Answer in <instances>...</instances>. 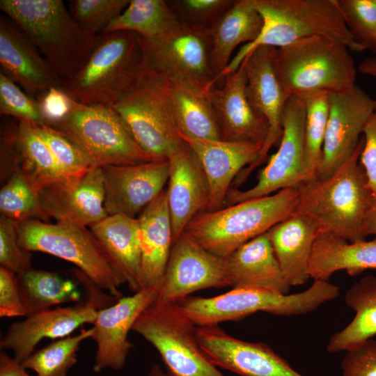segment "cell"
<instances>
[{
	"label": "cell",
	"instance_id": "1",
	"mask_svg": "<svg viewBox=\"0 0 376 376\" xmlns=\"http://www.w3.org/2000/svg\"><path fill=\"white\" fill-rule=\"evenodd\" d=\"M363 143L362 136L354 154L331 176L314 178L297 188L295 211L313 219L320 231L349 242L366 240L363 225L375 206L366 175L359 164Z\"/></svg>",
	"mask_w": 376,
	"mask_h": 376
},
{
	"label": "cell",
	"instance_id": "2",
	"mask_svg": "<svg viewBox=\"0 0 376 376\" xmlns=\"http://www.w3.org/2000/svg\"><path fill=\"white\" fill-rule=\"evenodd\" d=\"M0 9L38 49L62 87L93 52L97 35L82 29L61 0H1Z\"/></svg>",
	"mask_w": 376,
	"mask_h": 376
},
{
	"label": "cell",
	"instance_id": "3",
	"mask_svg": "<svg viewBox=\"0 0 376 376\" xmlns=\"http://www.w3.org/2000/svg\"><path fill=\"white\" fill-rule=\"evenodd\" d=\"M263 24L258 37L244 44L230 61L221 77L236 70L256 48H280L297 40L323 36L335 40L353 52L363 49L352 38L338 0H253Z\"/></svg>",
	"mask_w": 376,
	"mask_h": 376
},
{
	"label": "cell",
	"instance_id": "4",
	"mask_svg": "<svg viewBox=\"0 0 376 376\" xmlns=\"http://www.w3.org/2000/svg\"><path fill=\"white\" fill-rule=\"evenodd\" d=\"M297 188L204 211L196 215L185 232L210 253L225 258L242 244L267 233L295 211Z\"/></svg>",
	"mask_w": 376,
	"mask_h": 376
},
{
	"label": "cell",
	"instance_id": "5",
	"mask_svg": "<svg viewBox=\"0 0 376 376\" xmlns=\"http://www.w3.org/2000/svg\"><path fill=\"white\" fill-rule=\"evenodd\" d=\"M145 65L136 33H102L84 66L62 89L77 102L112 107L136 83Z\"/></svg>",
	"mask_w": 376,
	"mask_h": 376
},
{
	"label": "cell",
	"instance_id": "6",
	"mask_svg": "<svg viewBox=\"0 0 376 376\" xmlns=\"http://www.w3.org/2000/svg\"><path fill=\"white\" fill-rule=\"evenodd\" d=\"M339 288L328 281L314 280L306 290L295 294L254 288H233L212 297H190L178 301L197 327L240 320L263 311L277 315H304L338 297Z\"/></svg>",
	"mask_w": 376,
	"mask_h": 376
},
{
	"label": "cell",
	"instance_id": "7",
	"mask_svg": "<svg viewBox=\"0 0 376 376\" xmlns=\"http://www.w3.org/2000/svg\"><path fill=\"white\" fill-rule=\"evenodd\" d=\"M274 65L289 96L324 91L336 93L356 85L357 70L350 49L323 36H312L277 48Z\"/></svg>",
	"mask_w": 376,
	"mask_h": 376
},
{
	"label": "cell",
	"instance_id": "8",
	"mask_svg": "<svg viewBox=\"0 0 376 376\" xmlns=\"http://www.w3.org/2000/svg\"><path fill=\"white\" fill-rule=\"evenodd\" d=\"M19 244L28 252H42L72 263L102 290L116 299L125 283L90 228L66 222L31 219L19 222Z\"/></svg>",
	"mask_w": 376,
	"mask_h": 376
},
{
	"label": "cell",
	"instance_id": "9",
	"mask_svg": "<svg viewBox=\"0 0 376 376\" xmlns=\"http://www.w3.org/2000/svg\"><path fill=\"white\" fill-rule=\"evenodd\" d=\"M111 108L139 146L158 161L167 160L182 142L171 102L169 79L146 64L136 83Z\"/></svg>",
	"mask_w": 376,
	"mask_h": 376
},
{
	"label": "cell",
	"instance_id": "10",
	"mask_svg": "<svg viewBox=\"0 0 376 376\" xmlns=\"http://www.w3.org/2000/svg\"><path fill=\"white\" fill-rule=\"evenodd\" d=\"M48 126L75 144L93 168L158 161L139 146L111 107L73 100L68 115Z\"/></svg>",
	"mask_w": 376,
	"mask_h": 376
},
{
	"label": "cell",
	"instance_id": "11",
	"mask_svg": "<svg viewBox=\"0 0 376 376\" xmlns=\"http://www.w3.org/2000/svg\"><path fill=\"white\" fill-rule=\"evenodd\" d=\"M132 330L157 350L169 376H225L201 348L197 326L178 302L155 301L139 316Z\"/></svg>",
	"mask_w": 376,
	"mask_h": 376
},
{
	"label": "cell",
	"instance_id": "12",
	"mask_svg": "<svg viewBox=\"0 0 376 376\" xmlns=\"http://www.w3.org/2000/svg\"><path fill=\"white\" fill-rule=\"evenodd\" d=\"M139 40L147 66L169 81L192 84L207 91L214 86L207 27L181 22L157 38L139 36Z\"/></svg>",
	"mask_w": 376,
	"mask_h": 376
},
{
	"label": "cell",
	"instance_id": "13",
	"mask_svg": "<svg viewBox=\"0 0 376 376\" xmlns=\"http://www.w3.org/2000/svg\"><path fill=\"white\" fill-rule=\"evenodd\" d=\"M282 136L279 148L262 169L256 184L246 190L230 188L228 205L267 196L281 189L298 188L310 180L304 162L305 108L297 95L287 101L281 119Z\"/></svg>",
	"mask_w": 376,
	"mask_h": 376
},
{
	"label": "cell",
	"instance_id": "14",
	"mask_svg": "<svg viewBox=\"0 0 376 376\" xmlns=\"http://www.w3.org/2000/svg\"><path fill=\"white\" fill-rule=\"evenodd\" d=\"M329 101L322 156L315 178L318 180L331 176L354 154L376 109V100L357 84L347 91L329 93Z\"/></svg>",
	"mask_w": 376,
	"mask_h": 376
},
{
	"label": "cell",
	"instance_id": "15",
	"mask_svg": "<svg viewBox=\"0 0 376 376\" xmlns=\"http://www.w3.org/2000/svg\"><path fill=\"white\" fill-rule=\"evenodd\" d=\"M112 297L87 296V300L72 306L56 307L38 311L13 322L0 340V348L13 352V357L21 363L45 338L67 337L84 324H93L100 309L112 305Z\"/></svg>",
	"mask_w": 376,
	"mask_h": 376
},
{
	"label": "cell",
	"instance_id": "16",
	"mask_svg": "<svg viewBox=\"0 0 376 376\" xmlns=\"http://www.w3.org/2000/svg\"><path fill=\"white\" fill-rule=\"evenodd\" d=\"M230 286L224 258L184 232L173 243L157 302H178L191 293Z\"/></svg>",
	"mask_w": 376,
	"mask_h": 376
},
{
	"label": "cell",
	"instance_id": "17",
	"mask_svg": "<svg viewBox=\"0 0 376 376\" xmlns=\"http://www.w3.org/2000/svg\"><path fill=\"white\" fill-rule=\"evenodd\" d=\"M276 49L269 46L258 47L243 61L247 79V99L253 110L267 120L269 132L258 158L240 173L237 185L244 182L250 173L265 162L272 147L277 143L279 144L282 136V115L291 96L282 88L276 72Z\"/></svg>",
	"mask_w": 376,
	"mask_h": 376
},
{
	"label": "cell",
	"instance_id": "18",
	"mask_svg": "<svg viewBox=\"0 0 376 376\" xmlns=\"http://www.w3.org/2000/svg\"><path fill=\"white\" fill-rule=\"evenodd\" d=\"M104 194L102 168H93L46 186L39 191V200L47 219L90 228L108 216Z\"/></svg>",
	"mask_w": 376,
	"mask_h": 376
},
{
	"label": "cell",
	"instance_id": "19",
	"mask_svg": "<svg viewBox=\"0 0 376 376\" xmlns=\"http://www.w3.org/2000/svg\"><path fill=\"white\" fill-rule=\"evenodd\" d=\"M198 343L216 366L242 376H304L263 343L244 341L218 325L197 327Z\"/></svg>",
	"mask_w": 376,
	"mask_h": 376
},
{
	"label": "cell",
	"instance_id": "20",
	"mask_svg": "<svg viewBox=\"0 0 376 376\" xmlns=\"http://www.w3.org/2000/svg\"><path fill=\"white\" fill-rule=\"evenodd\" d=\"M157 297V291L141 289L98 311L91 338L96 343L93 366L95 373L124 368L132 348L128 340L129 331L142 312Z\"/></svg>",
	"mask_w": 376,
	"mask_h": 376
},
{
	"label": "cell",
	"instance_id": "21",
	"mask_svg": "<svg viewBox=\"0 0 376 376\" xmlns=\"http://www.w3.org/2000/svg\"><path fill=\"white\" fill-rule=\"evenodd\" d=\"M104 207L108 215L136 218L165 189L169 175L168 160L102 168Z\"/></svg>",
	"mask_w": 376,
	"mask_h": 376
},
{
	"label": "cell",
	"instance_id": "22",
	"mask_svg": "<svg viewBox=\"0 0 376 376\" xmlns=\"http://www.w3.org/2000/svg\"><path fill=\"white\" fill-rule=\"evenodd\" d=\"M167 160L169 175L166 191L174 243L191 221L207 210L210 192L198 159L182 139Z\"/></svg>",
	"mask_w": 376,
	"mask_h": 376
},
{
	"label": "cell",
	"instance_id": "23",
	"mask_svg": "<svg viewBox=\"0 0 376 376\" xmlns=\"http://www.w3.org/2000/svg\"><path fill=\"white\" fill-rule=\"evenodd\" d=\"M180 136L196 155L205 175L210 192L206 211L223 207L233 180L258 158L263 148L262 144L251 142Z\"/></svg>",
	"mask_w": 376,
	"mask_h": 376
},
{
	"label": "cell",
	"instance_id": "24",
	"mask_svg": "<svg viewBox=\"0 0 376 376\" xmlns=\"http://www.w3.org/2000/svg\"><path fill=\"white\" fill-rule=\"evenodd\" d=\"M1 72L37 97L62 82L24 31L6 15L0 17Z\"/></svg>",
	"mask_w": 376,
	"mask_h": 376
},
{
	"label": "cell",
	"instance_id": "25",
	"mask_svg": "<svg viewBox=\"0 0 376 376\" xmlns=\"http://www.w3.org/2000/svg\"><path fill=\"white\" fill-rule=\"evenodd\" d=\"M224 78L221 88L213 86L208 92L222 140L251 142L263 146L268 135L269 124L253 110L247 99L244 62Z\"/></svg>",
	"mask_w": 376,
	"mask_h": 376
},
{
	"label": "cell",
	"instance_id": "26",
	"mask_svg": "<svg viewBox=\"0 0 376 376\" xmlns=\"http://www.w3.org/2000/svg\"><path fill=\"white\" fill-rule=\"evenodd\" d=\"M141 289L160 290L173 244L166 189L137 217Z\"/></svg>",
	"mask_w": 376,
	"mask_h": 376
},
{
	"label": "cell",
	"instance_id": "27",
	"mask_svg": "<svg viewBox=\"0 0 376 376\" xmlns=\"http://www.w3.org/2000/svg\"><path fill=\"white\" fill-rule=\"evenodd\" d=\"M320 232V226L313 219L297 211L267 232L281 270L291 286L304 285L311 278L309 263Z\"/></svg>",
	"mask_w": 376,
	"mask_h": 376
},
{
	"label": "cell",
	"instance_id": "28",
	"mask_svg": "<svg viewBox=\"0 0 376 376\" xmlns=\"http://www.w3.org/2000/svg\"><path fill=\"white\" fill-rule=\"evenodd\" d=\"M233 288H254L288 294L283 274L267 233L240 246L224 258Z\"/></svg>",
	"mask_w": 376,
	"mask_h": 376
},
{
	"label": "cell",
	"instance_id": "29",
	"mask_svg": "<svg viewBox=\"0 0 376 376\" xmlns=\"http://www.w3.org/2000/svg\"><path fill=\"white\" fill-rule=\"evenodd\" d=\"M263 24L253 0H237L207 27L214 85L221 78L236 47L254 41L260 33Z\"/></svg>",
	"mask_w": 376,
	"mask_h": 376
},
{
	"label": "cell",
	"instance_id": "30",
	"mask_svg": "<svg viewBox=\"0 0 376 376\" xmlns=\"http://www.w3.org/2000/svg\"><path fill=\"white\" fill-rule=\"evenodd\" d=\"M116 272L134 293L141 290V248L137 218L108 215L90 227Z\"/></svg>",
	"mask_w": 376,
	"mask_h": 376
},
{
	"label": "cell",
	"instance_id": "31",
	"mask_svg": "<svg viewBox=\"0 0 376 376\" xmlns=\"http://www.w3.org/2000/svg\"><path fill=\"white\" fill-rule=\"evenodd\" d=\"M367 269L376 270V238L349 242L320 232L309 263L311 278L328 281L338 271L345 270L349 275L355 276Z\"/></svg>",
	"mask_w": 376,
	"mask_h": 376
},
{
	"label": "cell",
	"instance_id": "32",
	"mask_svg": "<svg viewBox=\"0 0 376 376\" xmlns=\"http://www.w3.org/2000/svg\"><path fill=\"white\" fill-rule=\"evenodd\" d=\"M169 90L180 134L194 139L222 140L209 91L192 84L169 80Z\"/></svg>",
	"mask_w": 376,
	"mask_h": 376
},
{
	"label": "cell",
	"instance_id": "33",
	"mask_svg": "<svg viewBox=\"0 0 376 376\" xmlns=\"http://www.w3.org/2000/svg\"><path fill=\"white\" fill-rule=\"evenodd\" d=\"M345 302L355 315L329 338L327 350L330 353L346 352L376 336V276L368 274L354 283L347 291Z\"/></svg>",
	"mask_w": 376,
	"mask_h": 376
},
{
	"label": "cell",
	"instance_id": "34",
	"mask_svg": "<svg viewBox=\"0 0 376 376\" xmlns=\"http://www.w3.org/2000/svg\"><path fill=\"white\" fill-rule=\"evenodd\" d=\"M16 143L17 157L13 173H22L38 191L65 178L35 125L18 123Z\"/></svg>",
	"mask_w": 376,
	"mask_h": 376
},
{
	"label": "cell",
	"instance_id": "35",
	"mask_svg": "<svg viewBox=\"0 0 376 376\" xmlns=\"http://www.w3.org/2000/svg\"><path fill=\"white\" fill-rule=\"evenodd\" d=\"M17 276L26 315L62 304L80 302L77 283L56 272L31 268Z\"/></svg>",
	"mask_w": 376,
	"mask_h": 376
},
{
	"label": "cell",
	"instance_id": "36",
	"mask_svg": "<svg viewBox=\"0 0 376 376\" xmlns=\"http://www.w3.org/2000/svg\"><path fill=\"white\" fill-rule=\"evenodd\" d=\"M180 22L168 1L130 0L123 12L102 33L127 31L152 39L170 31Z\"/></svg>",
	"mask_w": 376,
	"mask_h": 376
},
{
	"label": "cell",
	"instance_id": "37",
	"mask_svg": "<svg viewBox=\"0 0 376 376\" xmlns=\"http://www.w3.org/2000/svg\"><path fill=\"white\" fill-rule=\"evenodd\" d=\"M329 92L314 91L299 96L305 108L304 162L310 180L320 166L329 114Z\"/></svg>",
	"mask_w": 376,
	"mask_h": 376
},
{
	"label": "cell",
	"instance_id": "38",
	"mask_svg": "<svg viewBox=\"0 0 376 376\" xmlns=\"http://www.w3.org/2000/svg\"><path fill=\"white\" fill-rule=\"evenodd\" d=\"M93 327L83 329L73 336L54 340L47 346L34 351L22 364L37 376H67L77 363V352L83 341L91 338Z\"/></svg>",
	"mask_w": 376,
	"mask_h": 376
},
{
	"label": "cell",
	"instance_id": "39",
	"mask_svg": "<svg viewBox=\"0 0 376 376\" xmlns=\"http://www.w3.org/2000/svg\"><path fill=\"white\" fill-rule=\"evenodd\" d=\"M1 215L21 222L36 219L47 221L40 204L39 191L19 172H14L0 190Z\"/></svg>",
	"mask_w": 376,
	"mask_h": 376
},
{
	"label": "cell",
	"instance_id": "40",
	"mask_svg": "<svg viewBox=\"0 0 376 376\" xmlns=\"http://www.w3.org/2000/svg\"><path fill=\"white\" fill-rule=\"evenodd\" d=\"M338 4L353 40L376 53V0H338Z\"/></svg>",
	"mask_w": 376,
	"mask_h": 376
},
{
	"label": "cell",
	"instance_id": "41",
	"mask_svg": "<svg viewBox=\"0 0 376 376\" xmlns=\"http://www.w3.org/2000/svg\"><path fill=\"white\" fill-rule=\"evenodd\" d=\"M130 0H71L69 11L84 30L95 35L118 17Z\"/></svg>",
	"mask_w": 376,
	"mask_h": 376
},
{
	"label": "cell",
	"instance_id": "42",
	"mask_svg": "<svg viewBox=\"0 0 376 376\" xmlns=\"http://www.w3.org/2000/svg\"><path fill=\"white\" fill-rule=\"evenodd\" d=\"M0 113L18 123L33 125H45L36 98L0 72Z\"/></svg>",
	"mask_w": 376,
	"mask_h": 376
},
{
	"label": "cell",
	"instance_id": "43",
	"mask_svg": "<svg viewBox=\"0 0 376 376\" xmlns=\"http://www.w3.org/2000/svg\"><path fill=\"white\" fill-rule=\"evenodd\" d=\"M35 127L65 178L80 176L93 168L83 152L68 138L48 125Z\"/></svg>",
	"mask_w": 376,
	"mask_h": 376
},
{
	"label": "cell",
	"instance_id": "44",
	"mask_svg": "<svg viewBox=\"0 0 376 376\" xmlns=\"http://www.w3.org/2000/svg\"><path fill=\"white\" fill-rule=\"evenodd\" d=\"M18 222L0 216V265L16 275L31 269V254L19 244Z\"/></svg>",
	"mask_w": 376,
	"mask_h": 376
},
{
	"label": "cell",
	"instance_id": "45",
	"mask_svg": "<svg viewBox=\"0 0 376 376\" xmlns=\"http://www.w3.org/2000/svg\"><path fill=\"white\" fill-rule=\"evenodd\" d=\"M180 22L209 27L232 6L231 0H179L168 1Z\"/></svg>",
	"mask_w": 376,
	"mask_h": 376
},
{
	"label": "cell",
	"instance_id": "46",
	"mask_svg": "<svg viewBox=\"0 0 376 376\" xmlns=\"http://www.w3.org/2000/svg\"><path fill=\"white\" fill-rule=\"evenodd\" d=\"M342 376H376V340L370 338L345 352Z\"/></svg>",
	"mask_w": 376,
	"mask_h": 376
},
{
	"label": "cell",
	"instance_id": "47",
	"mask_svg": "<svg viewBox=\"0 0 376 376\" xmlns=\"http://www.w3.org/2000/svg\"><path fill=\"white\" fill-rule=\"evenodd\" d=\"M26 316L17 275L0 266V317Z\"/></svg>",
	"mask_w": 376,
	"mask_h": 376
},
{
	"label": "cell",
	"instance_id": "48",
	"mask_svg": "<svg viewBox=\"0 0 376 376\" xmlns=\"http://www.w3.org/2000/svg\"><path fill=\"white\" fill-rule=\"evenodd\" d=\"M36 100L46 125H52L65 118L73 102L61 88H52L39 95Z\"/></svg>",
	"mask_w": 376,
	"mask_h": 376
},
{
	"label": "cell",
	"instance_id": "49",
	"mask_svg": "<svg viewBox=\"0 0 376 376\" xmlns=\"http://www.w3.org/2000/svg\"><path fill=\"white\" fill-rule=\"evenodd\" d=\"M363 136L359 164L365 171L376 205V109L365 126Z\"/></svg>",
	"mask_w": 376,
	"mask_h": 376
},
{
	"label": "cell",
	"instance_id": "50",
	"mask_svg": "<svg viewBox=\"0 0 376 376\" xmlns=\"http://www.w3.org/2000/svg\"><path fill=\"white\" fill-rule=\"evenodd\" d=\"M0 376H32L22 364L6 352L0 353Z\"/></svg>",
	"mask_w": 376,
	"mask_h": 376
},
{
	"label": "cell",
	"instance_id": "51",
	"mask_svg": "<svg viewBox=\"0 0 376 376\" xmlns=\"http://www.w3.org/2000/svg\"><path fill=\"white\" fill-rule=\"evenodd\" d=\"M362 232L366 237L374 235L376 238V205L368 213L363 225Z\"/></svg>",
	"mask_w": 376,
	"mask_h": 376
},
{
	"label": "cell",
	"instance_id": "52",
	"mask_svg": "<svg viewBox=\"0 0 376 376\" xmlns=\"http://www.w3.org/2000/svg\"><path fill=\"white\" fill-rule=\"evenodd\" d=\"M359 72L376 78V56L366 58L359 65Z\"/></svg>",
	"mask_w": 376,
	"mask_h": 376
},
{
	"label": "cell",
	"instance_id": "53",
	"mask_svg": "<svg viewBox=\"0 0 376 376\" xmlns=\"http://www.w3.org/2000/svg\"><path fill=\"white\" fill-rule=\"evenodd\" d=\"M148 376H169L164 370L157 363H154L150 367Z\"/></svg>",
	"mask_w": 376,
	"mask_h": 376
}]
</instances>
